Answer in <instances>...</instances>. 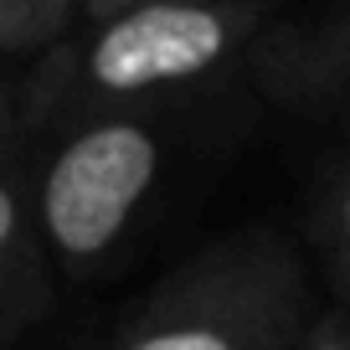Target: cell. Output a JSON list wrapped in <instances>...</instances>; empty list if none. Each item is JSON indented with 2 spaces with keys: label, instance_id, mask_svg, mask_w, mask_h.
<instances>
[{
  "label": "cell",
  "instance_id": "6da1fadb",
  "mask_svg": "<svg viewBox=\"0 0 350 350\" xmlns=\"http://www.w3.org/2000/svg\"><path fill=\"white\" fill-rule=\"evenodd\" d=\"M160 134L139 119H93L72 129L42 175V232L67 262H93L124 237L129 217L160 180Z\"/></svg>",
  "mask_w": 350,
  "mask_h": 350
},
{
  "label": "cell",
  "instance_id": "7a4b0ae2",
  "mask_svg": "<svg viewBox=\"0 0 350 350\" xmlns=\"http://www.w3.org/2000/svg\"><path fill=\"white\" fill-rule=\"evenodd\" d=\"M247 16L211 5H124L88 36L77 77L93 98H134L150 88L206 77L237 46Z\"/></svg>",
  "mask_w": 350,
  "mask_h": 350
},
{
  "label": "cell",
  "instance_id": "3957f363",
  "mask_svg": "<svg viewBox=\"0 0 350 350\" xmlns=\"http://www.w3.org/2000/svg\"><path fill=\"white\" fill-rule=\"evenodd\" d=\"M278 335V314L252 319L237 309H180L144 325L119 350H268Z\"/></svg>",
  "mask_w": 350,
  "mask_h": 350
},
{
  "label": "cell",
  "instance_id": "277c9868",
  "mask_svg": "<svg viewBox=\"0 0 350 350\" xmlns=\"http://www.w3.org/2000/svg\"><path fill=\"white\" fill-rule=\"evenodd\" d=\"M88 16L93 11L72 5V0H0V57L31 52V46H57Z\"/></svg>",
  "mask_w": 350,
  "mask_h": 350
},
{
  "label": "cell",
  "instance_id": "5b68a950",
  "mask_svg": "<svg viewBox=\"0 0 350 350\" xmlns=\"http://www.w3.org/2000/svg\"><path fill=\"white\" fill-rule=\"evenodd\" d=\"M16 258H21V206H16L11 180L0 175V299H5V288H11Z\"/></svg>",
  "mask_w": 350,
  "mask_h": 350
},
{
  "label": "cell",
  "instance_id": "8992f818",
  "mask_svg": "<svg viewBox=\"0 0 350 350\" xmlns=\"http://www.w3.org/2000/svg\"><path fill=\"white\" fill-rule=\"evenodd\" d=\"M329 258H335L340 278L350 284V180L340 186L335 206H329Z\"/></svg>",
  "mask_w": 350,
  "mask_h": 350
},
{
  "label": "cell",
  "instance_id": "52a82bcc",
  "mask_svg": "<svg viewBox=\"0 0 350 350\" xmlns=\"http://www.w3.org/2000/svg\"><path fill=\"white\" fill-rule=\"evenodd\" d=\"M340 93L350 103V42H340Z\"/></svg>",
  "mask_w": 350,
  "mask_h": 350
},
{
  "label": "cell",
  "instance_id": "ba28073f",
  "mask_svg": "<svg viewBox=\"0 0 350 350\" xmlns=\"http://www.w3.org/2000/svg\"><path fill=\"white\" fill-rule=\"evenodd\" d=\"M314 350H350V335H329L325 345H314Z\"/></svg>",
  "mask_w": 350,
  "mask_h": 350
}]
</instances>
